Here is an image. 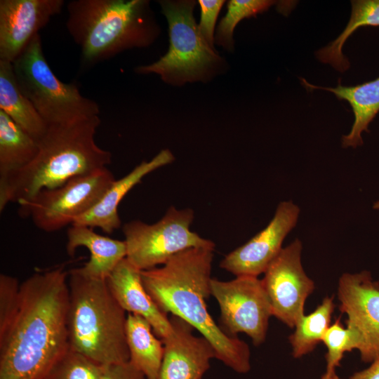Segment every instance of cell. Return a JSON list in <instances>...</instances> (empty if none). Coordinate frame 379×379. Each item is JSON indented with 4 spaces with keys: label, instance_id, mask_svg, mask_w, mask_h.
<instances>
[{
    "label": "cell",
    "instance_id": "obj_1",
    "mask_svg": "<svg viewBox=\"0 0 379 379\" xmlns=\"http://www.w3.org/2000/svg\"><path fill=\"white\" fill-rule=\"evenodd\" d=\"M68 272H37L20 285L17 305L0 324V379H46L69 350Z\"/></svg>",
    "mask_w": 379,
    "mask_h": 379
},
{
    "label": "cell",
    "instance_id": "obj_2",
    "mask_svg": "<svg viewBox=\"0 0 379 379\" xmlns=\"http://www.w3.org/2000/svg\"><path fill=\"white\" fill-rule=\"evenodd\" d=\"M213 250L193 248L180 252L160 267L141 271L142 283L162 312L190 324L213 345L218 359L246 373L251 369L248 345L224 332L208 312Z\"/></svg>",
    "mask_w": 379,
    "mask_h": 379
},
{
    "label": "cell",
    "instance_id": "obj_3",
    "mask_svg": "<svg viewBox=\"0 0 379 379\" xmlns=\"http://www.w3.org/2000/svg\"><path fill=\"white\" fill-rule=\"evenodd\" d=\"M100 121L95 116L48 126L38 141L34 159L23 168L0 176V211L9 203L30 199L42 190L60 187L75 176L107 167L112 154L95 140Z\"/></svg>",
    "mask_w": 379,
    "mask_h": 379
},
{
    "label": "cell",
    "instance_id": "obj_4",
    "mask_svg": "<svg viewBox=\"0 0 379 379\" xmlns=\"http://www.w3.org/2000/svg\"><path fill=\"white\" fill-rule=\"evenodd\" d=\"M67 10V29L86 67L147 47L160 32L148 0H72Z\"/></svg>",
    "mask_w": 379,
    "mask_h": 379
},
{
    "label": "cell",
    "instance_id": "obj_5",
    "mask_svg": "<svg viewBox=\"0 0 379 379\" xmlns=\"http://www.w3.org/2000/svg\"><path fill=\"white\" fill-rule=\"evenodd\" d=\"M67 326L69 349L108 366L127 362L126 312L106 279L88 277L80 268L68 271Z\"/></svg>",
    "mask_w": 379,
    "mask_h": 379
},
{
    "label": "cell",
    "instance_id": "obj_6",
    "mask_svg": "<svg viewBox=\"0 0 379 379\" xmlns=\"http://www.w3.org/2000/svg\"><path fill=\"white\" fill-rule=\"evenodd\" d=\"M168 24V52L154 63L140 65L138 74L155 73L168 84L206 81L222 70L223 60L201 36L193 15L194 1H159Z\"/></svg>",
    "mask_w": 379,
    "mask_h": 379
},
{
    "label": "cell",
    "instance_id": "obj_7",
    "mask_svg": "<svg viewBox=\"0 0 379 379\" xmlns=\"http://www.w3.org/2000/svg\"><path fill=\"white\" fill-rule=\"evenodd\" d=\"M22 92L48 126L99 116V105L83 96L76 84L64 83L51 69L36 34L12 63Z\"/></svg>",
    "mask_w": 379,
    "mask_h": 379
},
{
    "label": "cell",
    "instance_id": "obj_8",
    "mask_svg": "<svg viewBox=\"0 0 379 379\" xmlns=\"http://www.w3.org/2000/svg\"><path fill=\"white\" fill-rule=\"evenodd\" d=\"M194 220L191 208L171 206L154 224L133 220L122 227L126 258L143 271L164 265L173 255L193 248H214L215 244L190 230Z\"/></svg>",
    "mask_w": 379,
    "mask_h": 379
},
{
    "label": "cell",
    "instance_id": "obj_9",
    "mask_svg": "<svg viewBox=\"0 0 379 379\" xmlns=\"http://www.w3.org/2000/svg\"><path fill=\"white\" fill-rule=\"evenodd\" d=\"M114 180L107 167L75 176L60 187L42 190L18 201L19 214L30 217L43 231L61 230L93 208Z\"/></svg>",
    "mask_w": 379,
    "mask_h": 379
},
{
    "label": "cell",
    "instance_id": "obj_10",
    "mask_svg": "<svg viewBox=\"0 0 379 379\" xmlns=\"http://www.w3.org/2000/svg\"><path fill=\"white\" fill-rule=\"evenodd\" d=\"M210 286L220 307L223 331L232 336L244 333L255 346L264 343L272 311L261 279L252 276L230 281L212 278Z\"/></svg>",
    "mask_w": 379,
    "mask_h": 379
},
{
    "label": "cell",
    "instance_id": "obj_11",
    "mask_svg": "<svg viewBox=\"0 0 379 379\" xmlns=\"http://www.w3.org/2000/svg\"><path fill=\"white\" fill-rule=\"evenodd\" d=\"M302 248L298 239L283 248L261 279L272 316L292 328L304 315L305 300L315 288L302 267Z\"/></svg>",
    "mask_w": 379,
    "mask_h": 379
},
{
    "label": "cell",
    "instance_id": "obj_12",
    "mask_svg": "<svg viewBox=\"0 0 379 379\" xmlns=\"http://www.w3.org/2000/svg\"><path fill=\"white\" fill-rule=\"evenodd\" d=\"M339 310L347 315V328L356 337L361 359L372 363L379 358V281L368 271L345 273L339 279Z\"/></svg>",
    "mask_w": 379,
    "mask_h": 379
},
{
    "label": "cell",
    "instance_id": "obj_13",
    "mask_svg": "<svg viewBox=\"0 0 379 379\" xmlns=\"http://www.w3.org/2000/svg\"><path fill=\"white\" fill-rule=\"evenodd\" d=\"M299 214L300 208L293 201L280 202L269 224L228 253L220 262V267L236 277H258L264 273L283 248V241L296 225Z\"/></svg>",
    "mask_w": 379,
    "mask_h": 379
},
{
    "label": "cell",
    "instance_id": "obj_14",
    "mask_svg": "<svg viewBox=\"0 0 379 379\" xmlns=\"http://www.w3.org/2000/svg\"><path fill=\"white\" fill-rule=\"evenodd\" d=\"M64 5V0H1L0 60L13 63Z\"/></svg>",
    "mask_w": 379,
    "mask_h": 379
},
{
    "label": "cell",
    "instance_id": "obj_15",
    "mask_svg": "<svg viewBox=\"0 0 379 379\" xmlns=\"http://www.w3.org/2000/svg\"><path fill=\"white\" fill-rule=\"evenodd\" d=\"M171 331L163 339L164 357L159 379H201L216 358L214 347L202 335L195 336L194 328L172 315Z\"/></svg>",
    "mask_w": 379,
    "mask_h": 379
},
{
    "label": "cell",
    "instance_id": "obj_16",
    "mask_svg": "<svg viewBox=\"0 0 379 379\" xmlns=\"http://www.w3.org/2000/svg\"><path fill=\"white\" fill-rule=\"evenodd\" d=\"M106 281L112 294L127 313L145 318L161 340L168 336L171 331L170 319L160 310L146 291L141 270L125 258L115 267Z\"/></svg>",
    "mask_w": 379,
    "mask_h": 379
},
{
    "label": "cell",
    "instance_id": "obj_17",
    "mask_svg": "<svg viewBox=\"0 0 379 379\" xmlns=\"http://www.w3.org/2000/svg\"><path fill=\"white\" fill-rule=\"evenodd\" d=\"M174 157L168 149L161 150L149 161H143L124 177L114 180L98 202L73 222V225L98 227L111 234L121 227L118 206L127 193L151 172L169 164Z\"/></svg>",
    "mask_w": 379,
    "mask_h": 379
},
{
    "label": "cell",
    "instance_id": "obj_18",
    "mask_svg": "<svg viewBox=\"0 0 379 379\" xmlns=\"http://www.w3.org/2000/svg\"><path fill=\"white\" fill-rule=\"evenodd\" d=\"M66 250L73 256L77 248L85 247L90 252V259L79 267L86 275L106 279L115 267L126 258V246L124 241L100 235L93 228L73 225L68 229Z\"/></svg>",
    "mask_w": 379,
    "mask_h": 379
},
{
    "label": "cell",
    "instance_id": "obj_19",
    "mask_svg": "<svg viewBox=\"0 0 379 379\" xmlns=\"http://www.w3.org/2000/svg\"><path fill=\"white\" fill-rule=\"evenodd\" d=\"M310 89H323L334 93L338 99L345 100L352 107L354 121L347 135L342 137L343 147H357L363 144L361 133L368 132V125L379 112V77L354 86H316L301 79Z\"/></svg>",
    "mask_w": 379,
    "mask_h": 379
},
{
    "label": "cell",
    "instance_id": "obj_20",
    "mask_svg": "<svg viewBox=\"0 0 379 379\" xmlns=\"http://www.w3.org/2000/svg\"><path fill=\"white\" fill-rule=\"evenodd\" d=\"M0 110L37 141L47 131V124L20 88L13 72V64L1 60H0Z\"/></svg>",
    "mask_w": 379,
    "mask_h": 379
},
{
    "label": "cell",
    "instance_id": "obj_21",
    "mask_svg": "<svg viewBox=\"0 0 379 379\" xmlns=\"http://www.w3.org/2000/svg\"><path fill=\"white\" fill-rule=\"evenodd\" d=\"M126 336L129 361L146 379H159L164 357V343L142 317L127 313Z\"/></svg>",
    "mask_w": 379,
    "mask_h": 379
},
{
    "label": "cell",
    "instance_id": "obj_22",
    "mask_svg": "<svg viewBox=\"0 0 379 379\" xmlns=\"http://www.w3.org/2000/svg\"><path fill=\"white\" fill-rule=\"evenodd\" d=\"M38 150V141L0 110V176L27 166Z\"/></svg>",
    "mask_w": 379,
    "mask_h": 379
},
{
    "label": "cell",
    "instance_id": "obj_23",
    "mask_svg": "<svg viewBox=\"0 0 379 379\" xmlns=\"http://www.w3.org/2000/svg\"><path fill=\"white\" fill-rule=\"evenodd\" d=\"M351 4V16L345 29L335 40L316 53L321 62L331 65L340 72L350 67L348 60L342 52L349 36L359 27L379 26V0H354Z\"/></svg>",
    "mask_w": 379,
    "mask_h": 379
},
{
    "label": "cell",
    "instance_id": "obj_24",
    "mask_svg": "<svg viewBox=\"0 0 379 379\" xmlns=\"http://www.w3.org/2000/svg\"><path fill=\"white\" fill-rule=\"evenodd\" d=\"M333 298L326 296L317 309L308 315H303L296 323L295 330L289 336L292 354L300 358L312 352L330 326L334 311Z\"/></svg>",
    "mask_w": 379,
    "mask_h": 379
},
{
    "label": "cell",
    "instance_id": "obj_25",
    "mask_svg": "<svg viewBox=\"0 0 379 379\" xmlns=\"http://www.w3.org/2000/svg\"><path fill=\"white\" fill-rule=\"evenodd\" d=\"M277 1L271 0H231L227 3V12L221 20L215 36L216 43L227 51L234 48L233 32L237 23L244 18L255 17Z\"/></svg>",
    "mask_w": 379,
    "mask_h": 379
},
{
    "label": "cell",
    "instance_id": "obj_26",
    "mask_svg": "<svg viewBox=\"0 0 379 379\" xmlns=\"http://www.w3.org/2000/svg\"><path fill=\"white\" fill-rule=\"evenodd\" d=\"M105 366L69 349L46 379H102Z\"/></svg>",
    "mask_w": 379,
    "mask_h": 379
},
{
    "label": "cell",
    "instance_id": "obj_27",
    "mask_svg": "<svg viewBox=\"0 0 379 379\" xmlns=\"http://www.w3.org/2000/svg\"><path fill=\"white\" fill-rule=\"evenodd\" d=\"M327 347L325 356L327 363L326 370L335 369L340 366V361L346 352L357 349V343L353 332L344 328L337 319L325 332L322 341Z\"/></svg>",
    "mask_w": 379,
    "mask_h": 379
},
{
    "label": "cell",
    "instance_id": "obj_28",
    "mask_svg": "<svg viewBox=\"0 0 379 379\" xmlns=\"http://www.w3.org/2000/svg\"><path fill=\"white\" fill-rule=\"evenodd\" d=\"M222 0H199L201 20L199 32L206 41L214 48V27L219 12L224 4Z\"/></svg>",
    "mask_w": 379,
    "mask_h": 379
},
{
    "label": "cell",
    "instance_id": "obj_29",
    "mask_svg": "<svg viewBox=\"0 0 379 379\" xmlns=\"http://www.w3.org/2000/svg\"><path fill=\"white\" fill-rule=\"evenodd\" d=\"M144 374L130 361L105 366L102 379H145Z\"/></svg>",
    "mask_w": 379,
    "mask_h": 379
},
{
    "label": "cell",
    "instance_id": "obj_30",
    "mask_svg": "<svg viewBox=\"0 0 379 379\" xmlns=\"http://www.w3.org/2000/svg\"><path fill=\"white\" fill-rule=\"evenodd\" d=\"M350 379H379V358L367 368L353 373Z\"/></svg>",
    "mask_w": 379,
    "mask_h": 379
},
{
    "label": "cell",
    "instance_id": "obj_31",
    "mask_svg": "<svg viewBox=\"0 0 379 379\" xmlns=\"http://www.w3.org/2000/svg\"><path fill=\"white\" fill-rule=\"evenodd\" d=\"M321 379H341L336 374L335 369L326 370Z\"/></svg>",
    "mask_w": 379,
    "mask_h": 379
},
{
    "label": "cell",
    "instance_id": "obj_32",
    "mask_svg": "<svg viewBox=\"0 0 379 379\" xmlns=\"http://www.w3.org/2000/svg\"><path fill=\"white\" fill-rule=\"evenodd\" d=\"M373 207L374 209L379 210V201L375 202Z\"/></svg>",
    "mask_w": 379,
    "mask_h": 379
},
{
    "label": "cell",
    "instance_id": "obj_33",
    "mask_svg": "<svg viewBox=\"0 0 379 379\" xmlns=\"http://www.w3.org/2000/svg\"></svg>",
    "mask_w": 379,
    "mask_h": 379
}]
</instances>
